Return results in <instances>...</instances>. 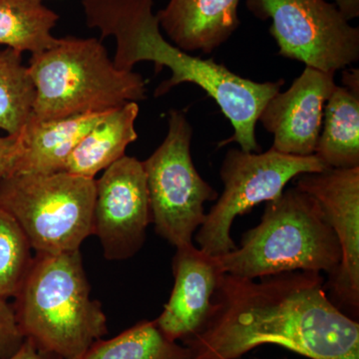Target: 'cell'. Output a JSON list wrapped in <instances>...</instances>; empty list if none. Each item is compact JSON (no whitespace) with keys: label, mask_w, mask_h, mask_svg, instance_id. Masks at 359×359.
Listing matches in <instances>:
<instances>
[{"label":"cell","mask_w":359,"mask_h":359,"mask_svg":"<svg viewBox=\"0 0 359 359\" xmlns=\"http://www.w3.org/2000/svg\"><path fill=\"white\" fill-rule=\"evenodd\" d=\"M318 271L250 278L223 273L191 359H238L273 344L311 359H359V323L330 301Z\"/></svg>","instance_id":"6da1fadb"},{"label":"cell","mask_w":359,"mask_h":359,"mask_svg":"<svg viewBox=\"0 0 359 359\" xmlns=\"http://www.w3.org/2000/svg\"><path fill=\"white\" fill-rule=\"evenodd\" d=\"M154 0H82L86 25L97 28L100 40L114 36L116 53L113 63L119 70L132 71L137 63L150 61L156 73L163 67L172 76L157 87L155 97L167 94L174 87L193 83L204 90L230 120L233 135L219 146L236 142L245 152L259 153L256 126L262 111L285 82L252 81L233 73L214 59L190 55L163 36Z\"/></svg>","instance_id":"7a4b0ae2"},{"label":"cell","mask_w":359,"mask_h":359,"mask_svg":"<svg viewBox=\"0 0 359 359\" xmlns=\"http://www.w3.org/2000/svg\"><path fill=\"white\" fill-rule=\"evenodd\" d=\"M80 250L35 255L13 309L25 339L61 359H80L108 334L100 302L91 299Z\"/></svg>","instance_id":"3957f363"},{"label":"cell","mask_w":359,"mask_h":359,"mask_svg":"<svg viewBox=\"0 0 359 359\" xmlns=\"http://www.w3.org/2000/svg\"><path fill=\"white\" fill-rule=\"evenodd\" d=\"M217 259L224 273L250 280L292 271H325L330 278L341 250L318 201L294 187L266 202L240 247Z\"/></svg>","instance_id":"277c9868"},{"label":"cell","mask_w":359,"mask_h":359,"mask_svg":"<svg viewBox=\"0 0 359 359\" xmlns=\"http://www.w3.org/2000/svg\"><path fill=\"white\" fill-rule=\"evenodd\" d=\"M28 69L36 88L35 120L106 112L147 97L144 78L117 69L98 39H58L52 48L32 54Z\"/></svg>","instance_id":"5b68a950"},{"label":"cell","mask_w":359,"mask_h":359,"mask_svg":"<svg viewBox=\"0 0 359 359\" xmlns=\"http://www.w3.org/2000/svg\"><path fill=\"white\" fill-rule=\"evenodd\" d=\"M95 179L67 173L0 179V205L20 224L35 255L80 250L93 233Z\"/></svg>","instance_id":"8992f818"},{"label":"cell","mask_w":359,"mask_h":359,"mask_svg":"<svg viewBox=\"0 0 359 359\" xmlns=\"http://www.w3.org/2000/svg\"><path fill=\"white\" fill-rule=\"evenodd\" d=\"M166 138L143 161L152 224L175 248L193 244L194 233L205 222V204L219 194L201 177L191 156L193 128L182 111L170 110Z\"/></svg>","instance_id":"52a82bcc"},{"label":"cell","mask_w":359,"mask_h":359,"mask_svg":"<svg viewBox=\"0 0 359 359\" xmlns=\"http://www.w3.org/2000/svg\"><path fill=\"white\" fill-rule=\"evenodd\" d=\"M327 169L316 155L283 154L269 149L250 153L231 149L224 155L219 177L224 192L205 214L195 240L199 249L212 257L223 256L237 248L231 237V224L263 202L275 200L285 187L301 174Z\"/></svg>","instance_id":"ba28073f"},{"label":"cell","mask_w":359,"mask_h":359,"mask_svg":"<svg viewBox=\"0 0 359 359\" xmlns=\"http://www.w3.org/2000/svg\"><path fill=\"white\" fill-rule=\"evenodd\" d=\"M261 20H273L269 33L283 57L335 73L359 60V28L349 25L327 0H247Z\"/></svg>","instance_id":"9c48e42d"},{"label":"cell","mask_w":359,"mask_h":359,"mask_svg":"<svg viewBox=\"0 0 359 359\" xmlns=\"http://www.w3.org/2000/svg\"><path fill=\"white\" fill-rule=\"evenodd\" d=\"M93 233L105 259L124 261L145 244L152 224L150 197L142 161L123 156L95 180Z\"/></svg>","instance_id":"30bf717a"},{"label":"cell","mask_w":359,"mask_h":359,"mask_svg":"<svg viewBox=\"0 0 359 359\" xmlns=\"http://www.w3.org/2000/svg\"><path fill=\"white\" fill-rule=\"evenodd\" d=\"M295 179L297 188L318 201L339 240L341 261L325 287L330 301L354 320L359 311V167L327 168Z\"/></svg>","instance_id":"8fae6325"},{"label":"cell","mask_w":359,"mask_h":359,"mask_svg":"<svg viewBox=\"0 0 359 359\" xmlns=\"http://www.w3.org/2000/svg\"><path fill=\"white\" fill-rule=\"evenodd\" d=\"M334 74L306 66L287 91L269 101L259 121L273 135L271 149L302 157L314 155L325 104L337 87Z\"/></svg>","instance_id":"7c38bea8"},{"label":"cell","mask_w":359,"mask_h":359,"mask_svg":"<svg viewBox=\"0 0 359 359\" xmlns=\"http://www.w3.org/2000/svg\"><path fill=\"white\" fill-rule=\"evenodd\" d=\"M172 269L173 290L155 320L168 339L184 341L204 327L219 278L224 273L217 257L205 254L194 244L177 248Z\"/></svg>","instance_id":"4fadbf2b"},{"label":"cell","mask_w":359,"mask_h":359,"mask_svg":"<svg viewBox=\"0 0 359 359\" xmlns=\"http://www.w3.org/2000/svg\"><path fill=\"white\" fill-rule=\"evenodd\" d=\"M240 0H169L156 14L175 46L211 54L240 26Z\"/></svg>","instance_id":"5bb4252c"},{"label":"cell","mask_w":359,"mask_h":359,"mask_svg":"<svg viewBox=\"0 0 359 359\" xmlns=\"http://www.w3.org/2000/svg\"><path fill=\"white\" fill-rule=\"evenodd\" d=\"M110 111L84 113L55 120L30 118L20 132L22 149L11 175L63 172L66 161L78 143Z\"/></svg>","instance_id":"9a60e30c"},{"label":"cell","mask_w":359,"mask_h":359,"mask_svg":"<svg viewBox=\"0 0 359 359\" xmlns=\"http://www.w3.org/2000/svg\"><path fill=\"white\" fill-rule=\"evenodd\" d=\"M138 114L137 102L111 110L78 143L63 172L94 179L99 172L125 156L126 148L138 138L135 130Z\"/></svg>","instance_id":"2e32d148"},{"label":"cell","mask_w":359,"mask_h":359,"mask_svg":"<svg viewBox=\"0 0 359 359\" xmlns=\"http://www.w3.org/2000/svg\"><path fill=\"white\" fill-rule=\"evenodd\" d=\"M314 155L327 168L359 167V94L335 87L325 104Z\"/></svg>","instance_id":"e0dca14e"},{"label":"cell","mask_w":359,"mask_h":359,"mask_svg":"<svg viewBox=\"0 0 359 359\" xmlns=\"http://www.w3.org/2000/svg\"><path fill=\"white\" fill-rule=\"evenodd\" d=\"M58 20L43 0H0V44L32 55L50 49L58 41L52 35Z\"/></svg>","instance_id":"ac0fdd59"},{"label":"cell","mask_w":359,"mask_h":359,"mask_svg":"<svg viewBox=\"0 0 359 359\" xmlns=\"http://www.w3.org/2000/svg\"><path fill=\"white\" fill-rule=\"evenodd\" d=\"M80 359H191V353L168 339L155 320H142L113 339L97 340Z\"/></svg>","instance_id":"d6986e66"},{"label":"cell","mask_w":359,"mask_h":359,"mask_svg":"<svg viewBox=\"0 0 359 359\" xmlns=\"http://www.w3.org/2000/svg\"><path fill=\"white\" fill-rule=\"evenodd\" d=\"M36 88L22 53L6 47L0 50V129L20 134L32 116Z\"/></svg>","instance_id":"ffe728a7"},{"label":"cell","mask_w":359,"mask_h":359,"mask_svg":"<svg viewBox=\"0 0 359 359\" xmlns=\"http://www.w3.org/2000/svg\"><path fill=\"white\" fill-rule=\"evenodd\" d=\"M29 241L13 215L0 205V297H15L32 268Z\"/></svg>","instance_id":"44dd1931"},{"label":"cell","mask_w":359,"mask_h":359,"mask_svg":"<svg viewBox=\"0 0 359 359\" xmlns=\"http://www.w3.org/2000/svg\"><path fill=\"white\" fill-rule=\"evenodd\" d=\"M25 337L18 327L13 306L0 297V359L9 358L22 344Z\"/></svg>","instance_id":"7402d4cb"},{"label":"cell","mask_w":359,"mask_h":359,"mask_svg":"<svg viewBox=\"0 0 359 359\" xmlns=\"http://www.w3.org/2000/svg\"><path fill=\"white\" fill-rule=\"evenodd\" d=\"M22 149L20 133L0 137V179L13 174Z\"/></svg>","instance_id":"603a6c76"},{"label":"cell","mask_w":359,"mask_h":359,"mask_svg":"<svg viewBox=\"0 0 359 359\" xmlns=\"http://www.w3.org/2000/svg\"><path fill=\"white\" fill-rule=\"evenodd\" d=\"M4 359H61L55 354L40 349L32 340L25 339L20 348L9 358Z\"/></svg>","instance_id":"cb8c5ba5"},{"label":"cell","mask_w":359,"mask_h":359,"mask_svg":"<svg viewBox=\"0 0 359 359\" xmlns=\"http://www.w3.org/2000/svg\"><path fill=\"white\" fill-rule=\"evenodd\" d=\"M341 15L347 21L358 18L359 16V0H332Z\"/></svg>","instance_id":"d4e9b609"},{"label":"cell","mask_w":359,"mask_h":359,"mask_svg":"<svg viewBox=\"0 0 359 359\" xmlns=\"http://www.w3.org/2000/svg\"><path fill=\"white\" fill-rule=\"evenodd\" d=\"M342 83L344 88L353 93L359 94V70L344 69L342 71Z\"/></svg>","instance_id":"484cf974"},{"label":"cell","mask_w":359,"mask_h":359,"mask_svg":"<svg viewBox=\"0 0 359 359\" xmlns=\"http://www.w3.org/2000/svg\"><path fill=\"white\" fill-rule=\"evenodd\" d=\"M285 359H287V358H285Z\"/></svg>","instance_id":"4316f807"}]
</instances>
